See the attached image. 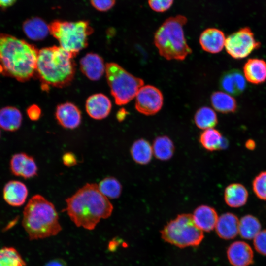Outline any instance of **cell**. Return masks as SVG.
Masks as SVG:
<instances>
[{
    "mask_svg": "<svg viewBox=\"0 0 266 266\" xmlns=\"http://www.w3.org/2000/svg\"><path fill=\"white\" fill-rule=\"evenodd\" d=\"M65 211L74 224L92 230L101 219L110 216L113 207L99 191L98 185L87 183L66 200Z\"/></svg>",
    "mask_w": 266,
    "mask_h": 266,
    "instance_id": "obj_1",
    "label": "cell"
},
{
    "mask_svg": "<svg viewBox=\"0 0 266 266\" xmlns=\"http://www.w3.org/2000/svg\"><path fill=\"white\" fill-rule=\"evenodd\" d=\"M39 50L24 40L0 33V74L26 82L35 75Z\"/></svg>",
    "mask_w": 266,
    "mask_h": 266,
    "instance_id": "obj_2",
    "label": "cell"
},
{
    "mask_svg": "<svg viewBox=\"0 0 266 266\" xmlns=\"http://www.w3.org/2000/svg\"><path fill=\"white\" fill-rule=\"evenodd\" d=\"M76 56L60 46H53L38 51L35 75L46 90L49 87L63 88L68 85L74 77Z\"/></svg>",
    "mask_w": 266,
    "mask_h": 266,
    "instance_id": "obj_3",
    "label": "cell"
},
{
    "mask_svg": "<svg viewBox=\"0 0 266 266\" xmlns=\"http://www.w3.org/2000/svg\"><path fill=\"white\" fill-rule=\"evenodd\" d=\"M23 214L22 225L31 240L55 236L62 230L54 205L41 195L33 196Z\"/></svg>",
    "mask_w": 266,
    "mask_h": 266,
    "instance_id": "obj_4",
    "label": "cell"
},
{
    "mask_svg": "<svg viewBox=\"0 0 266 266\" xmlns=\"http://www.w3.org/2000/svg\"><path fill=\"white\" fill-rule=\"evenodd\" d=\"M186 17L178 15L166 19L156 31L154 41L160 55L168 60L182 61L192 53L184 33Z\"/></svg>",
    "mask_w": 266,
    "mask_h": 266,
    "instance_id": "obj_5",
    "label": "cell"
},
{
    "mask_svg": "<svg viewBox=\"0 0 266 266\" xmlns=\"http://www.w3.org/2000/svg\"><path fill=\"white\" fill-rule=\"evenodd\" d=\"M50 33L60 47L76 56L88 45V36L93 29L87 21L70 22L56 20L49 25Z\"/></svg>",
    "mask_w": 266,
    "mask_h": 266,
    "instance_id": "obj_6",
    "label": "cell"
},
{
    "mask_svg": "<svg viewBox=\"0 0 266 266\" xmlns=\"http://www.w3.org/2000/svg\"><path fill=\"white\" fill-rule=\"evenodd\" d=\"M160 233L165 241L181 248L197 246L204 238L203 232L196 226L190 214L178 215Z\"/></svg>",
    "mask_w": 266,
    "mask_h": 266,
    "instance_id": "obj_7",
    "label": "cell"
},
{
    "mask_svg": "<svg viewBox=\"0 0 266 266\" xmlns=\"http://www.w3.org/2000/svg\"><path fill=\"white\" fill-rule=\"evenodd\" d=\"M105 73L111 94L118 105L129 102L144 84L142 79L135 77L115 63L106 64Z\"/></svg>",
    "mask_w": 266,
    "mask_h": 266,
    "instance_id": "obj_8",
    "label": "cell"
},
{
    "mask_svg": "<svg viewBox=\"0 0 266 266\" xmlns=\"http://www.w3.org/2000/svg\"><path fill=\"white\" fill-rule=\"evenodd\" d=\"M253 33L248 27L242 28L229 35L225 47L227 52L235 59H243L260 47Z\"/></svg>",
    "mask_w": 266,
    "mask_h": 266,
    "instance_id": "obj_9",
    "label": "cell"
},
{
    "mask_svg": "<svg viewBox=\"0 0 266 266\" xmlns=\"http://www.w3.org/2000/svg\"><path fill=\"white\" fill-rule=\"evenodd\" d=\"M163 104V94L155 86L149 85L143 86L136 95L135 108L144 115L155 114L161 110Z\"/></svg>",
    "mask_w": 266,
    "mask_h": 266,
    "instance_id": "obj_10",
    "label": "cell"
},
{
    "mask_svg": "<svg viewBox=\"0 0 266 266\" xmlns=\"http://www.w3.org/2000/svg\"><path fill=\"white\" fill-rule=\"evenodd\" d=\"M12 173L25 179L33 178L37 174V166L33 158L25 153L13 155L10 161Z\"/></svg>",
    "mask_w": 266,
    "mask_h": 266,
    "instance_id": "obj_11",
    "label": "cell"
},
{
    "mask_svg": "<svg viewBox=\"0 0 266 266\" xmlns=\"http://www.w3.org/2000/svg\"><path fill=\"white\" fill-rule=\"evenodd\" d=\"M227 255L230 263L233 266H249L253 263V250L244 241L232 243L227 249Z\"/></svg>",
    "mask_w": 266,
    "mask_h": 266,
    "instance_id": "obj_12",
    "label": "cell"
},
{
    "mask_svg": "<svg viewBox=\"0 0 266 266\" xmlns=\"http://www.w3.org/2000/svg\"><path fill=\"white\" fill-rule=\"evenodd\" d=\"M55 116L58 123L66 129H75L79 126L81 122L80 110L75 104L70 102L58 105Z\"/></svg>",
    "mask_w": 266,
    "mask_h": 266,
    "instance_id": "obj_13",
    "label": "cell"
},
{
    "mask_svg": "<svg viewBox=\"0 0 266 266\" xmlns=\"http://www.w3.org/2000/svg\"><path fill=\"white\" fill-rule=\"evenodd\" d=\"M105 66L103 59L99 55L89 53L80 61L81 72L90 80H99L105 72Z\"/></svg>",
    "mask_w": 266,
    "mask_h": 266,
    "instance_id": "obj_14",
    "label": "cell"
},
{
    "mask_svg": "<svg viewBox=\"0 0 266 266\" xmlns=\"http://www.w3.org/2000/svg\"><path fill=\"white\" fill-rule=\"evenodd\" d=\"M220 88L233 96L241 94L246 89L244 76L238 69H233L224 73L219 80Z\"/></svg>",
    "mask_w": 266,
    "mask_h": 266,
    "instance_id": "obj_15",
    "label": "cell"
},
{
    "mask_svg": "<svg viewBox=\"0 0 266 266\" xmlns=\"http://www.w3.org/2000/svg\"><path fill=\"white\" fill-rule=\"evenodd\" d=\"M111 102L109 99L101 93L92 95L86 101L85 107L88 114L96 120L106 118L111 109Z\"/></svg>",
    "mask_w": 266,
    "mask_h": 266,
    "instance_id": "obj_16",
    "label": "cell"
},
{
    "mask_svg": "<svg viewBox=\"0 0 266 266\" xmlns=\"http://www.w3.org/2000/svg\"><path fill=\"white\" fill-rule=\"evenodd\" d=\"M226 38L219 29L210 28L205 30L200 37V43L204 51L210 53H218L225 46Z\"/></svg>",
    "mask_w": 266,
    "mask_h": 266,
    "instance_id": "obj_17",
    "label": "cell"
},
{
    "mask_svg": "<svg viewBox=\"0 0 266 266\" xmlns=\"http://www.w3.org/2000/svg\"><path fill=\"white\" fill-rule=\"evenodd\" d=\"M28 195L26 186L22 182L11 180L7 182L3 190V197L5 202L14 207L24 204Z\"/></svg>",
    "mask_w": 266,
    "mask_h": 266,
    "instance_id": "obj_18",
    "label": "cell"
},
{
    "mask_svg": "<svg viewBox=\"0 0 266 266\" xmlns=\"http://www.w3.org/2000/svg\"><path fill=\"white\" fill-rule=\"evenodd\" d=\"M239 221L237 216L232 213L222 214L218 217L215 228L218 236L225 240L235 238L238 234Z\"/></svg>",
    "mask_w": 266,
    "mask_h": 266,
    "instance_id": "obj_19",
    "label": "cell"
},
{
    "mask_svg": "<svg viewBox=\"0 0 266 266\" xmlns=\"http://www.w3.org/2000/svg\"><path fill=\"white\" fill-rule=\"evenodd\" d=\"M192 216L196 226L202 231L206 232L215 228L219 217L214 208L205 205L198 207Z\"/></svg>",
    "mask_w": 266,
    "mask_h": 266,
    "instance_id": "obj_20",
    "label": "cell"
},
{
    "mask_svg": "<svg viewBox=\"0 0 266 266\" xmlns=\"http://www.w3.org/2000/svg\"><path fill=\"white\" fill-rule=\"evenodd\" d=\"M244 76L249 82L259 84L266 80V62L263 59H249L243 66Z\"/></svg>",
    "mask_w": 266,
    "mask_h": 266,
    "instance_id": "obj_21",
    "label": "cell"
},
{
    "mask_svg": "<svg viewBox=\"0 0 266 266\" xmlns=\"http://www.w3.org/2000/svg\"><path fill=\"white\" fill-rule=\"evenodd\" d=\"M25 35L33 41H40L50 33L49 26L42 19L35 17L27 19L22 24Z\"/></svg>",
    "mask_w": 266,
    "mask_h": 266,
    "instance_id": "obj_22",
    "label": "cell"
},
{
    "mask_svg": "<svg viewBox=\"0 0 266 266\" xmlns=\"http://www.w3.org/2000/svg\"><path fill=\"white\" fill-rule=\"evenodd\" d=\"M224 200L229 206L239 208L244 206L248 198V192L240 183H232L226 187L224 194Z\"/></svg>",
    "mask_w": 266,
    "mask_h": 266,
    "instance_id": "obj_23",
    "label": "cell"
},
{
    "mask_svg": "<svg viewBox=\"0 0 266 266\" xmlns=\"http://www.w3.org/2000/svg\"><path fill=\"white\" fill-rule=\"evenodd\" d=\"M22 115L16 107L7 106L0 109V127L5 131L14 132L21 126Z\"/></svg>",
    "mask_w": 266,
    "mask_h": 266,
    "instance_id": "obj_24",
    "label": "cell"
},
{
    "mask_svg": "<svg viewBox=\"0 0 266 266\" xmlns=\"http://www.w3.org/2000/svg\"><path fill=\"white\" fill-rule=\"evenodd\" d=\"M212 106L217 111L222 113L234 112L237 109V102L230 94L223 92L216 91L211 96Z\"/></svg>",
    "mask_w": 266,
    "mask_h": 266,
    "instance_id": "obj_25",
    "label": "cell"
},
{
    "mask_svg": "<svg viewBox=\"0 0 266 266\" xmlns=\"http://www.w3.org/2000/svg\"><path fill=\"white\" fill-rule=\"evenodd\" d=\"M261 225L257 218L252 215L243 216L239 221L238 234L244 239H254L261 231Z\"/></svg>",
    "mask_w": 266,
    "mask_h": 266,
    "instance_id": "obj_26",
    "label": "cell"
},
{
    "mask_svg": "<svg viewBox=\"0 0 266 266\" xmlns=\"http://www.w3.org/2000/svg\"><path fill=\"white\" fill-rule=\"evenodd\" d=\"M153 153L152 146L143 139L135 141L131 148V154L133 160L139 164H148L152 158Z\"/></svg>",
    "mask_w": 266,
    "mask_h": 266,
    "instance_id": "obj_27",
    "label": "cell"
},
{
    "mask_svg": "<svg viewBox=\"0 0 266 266\" xmlns=\"http://www.w3.org/2000/svg\"><path fill=\"white\" fill-rule=\"evenodd\" d=\"M200 141L205 149L210 151L222 149L226 145L221 133L213 128L204 130L200 135Z\"/></svg>",
    "mask_w": 266,
    "mask_h": 266,
    "instance_id": "obj_28",
    "label": "cell"
},
{
    "mask_svg": "<svg viewBox=\"0 0 266 266\" xmlns=\"http://www.w3.org/2000/svg\"><path fill=\"white\" fill-rule=\"evenodd\" d=\"M153 152L155 156L161 160H167L171 158L174 146L171 140L166 136L157 137L152 146Z\"/></svg>",
    "mask_w": 266,
    "mask_h": 266,
    "instance_id": "obj_29",
    "label": "cell"
},
{
    "mask_svg": "<svg viewBox=\"0 0 266 266\" xmlns=\"http://www.w3.org/2000/svg\"><path fill=\"white\" fill-rule=\"evenodd\" d=\"M194 121L196 126L203 130L213 128L218 123L216 113L212 109L207 106L202 107L197 111Z\"/></svg>",
    "mask_w": 266,
    "mask_h": 266,
    "instance_id": "obj_30",
    "label": "cell"
},
{
    "mask_svg": "<svg viewBox=\"0 0 266 266\" xmlns=\"http://www.w3.org/2000/svg\"><path fill=\"white\" fill-rule=\"evenodd\" d=\"M100 192L107 198L116 199L121 195L122 186L119 181L113 177H107L98 185Z\"/></svg>",
    "mask_w": 266,
    "mask_h": 266,
    "instance_id": "obj_31",
    "label": "cell"
},
{
    "mask_svg": "<svg viewBox=\"0 0 266 266\" xmlns=\"http://www.w3.org/2000/svg\"><path fill=\"white\" fill-rule=\"evenodd\" d=\"M25 262L13 247L0 249V266H25Z\"/></svg>",
    "mask_w": 266,
    "mask_h": 266,
    "instance_id": "obj_32",
    "label": "cell"
},
{
    "mask_svg": "<svg viewBox=\"0 0 266 266\" xmlns=\"http://www.w3.org/2000/svg\"><path fill=\"white\" fill-rule=\"evenodd\" d=\"M252 189L258 198L266 200V171L260 172L255 177Z\"/></svg>",
    "mask_w": 266,
    "mask_h": 266,
    "instance_id": "obj_33",
    "label": "cell"
},
{
    "mask_svg": "<svg viewBox=\"0 0 266 266\" xmlns=\"http://www.w3.org/2000/svg\"><path fill=\"white\" fill-rule=\"evenodd\" d=\"M253 244L256 251L266 256V229L261 230L253 239Z\"/></svg>",
    "mask_w": 266,
    "mask_h": 266,
    "instance_id": "obj_34",
    "label": "cell"
},
{
    "mask_svg": "<svg viewBox=\"0 0 266 266\" xmlns=\"http://www.w3.org/2000/svg\"><path fill=\"white\" fill-rule=\"evenodd\" d=\"M149 6L157 12H164L168 10L173 3V0H148Z\"/></svg>",
    "mask_w": 266,
    "mask_h": 266,
    "instance_id": "obj_35",
    "label": "cell"
},
{
    "mask_svg": "<svg viewBox=\"0 0 266 266\" xmlns=\"http://www.w3.org/2000/svg\"><path fill=\"white\" fill-rule=\"evenodd\" d=\"M92 5L97 10L105 12L110 10L115 4L116 0H90Z\"/></svg>",
    "mask_w": 266,
    "mask_h": 266,
    "instance_id": "obj_36",
    "label": "cell"
},
{
    "mask_svg": "<svg viewBox=\"0 0 266 266\" xmlns=\"http://www.w3.org/2000/svg\"><path fill=\"white\" fill-rule=\"evenodd\" d=\"M26 112L28 117L32 121L38 120L41 114L40 108L36 104H33L28 107Z\"/></svg>",
    "mask_w": 266,
    "mask_h": 266,
    "instance_id": "obj_37",
    "label": "cell"
},
{
    "mask_svg": "<svg viewBox=\"0 0 266 266\" xmlns=\"http://www.w3.org/2000/svg\"><path fill=\"white\" fill-rule=\"evenodd\" d=\"M63 162L67 166H72L77 163V160L74 154L70 152L65 153L62 158Z\"/></svg>",
    "mask_w": 266,
    "mask_h": 266,
    "instance_id": "obj_38",
    "label": "cell"
},
{
    "mask_svg": "<svg viewBox=\"0 0 266 266\" xmlns=\"http://www.w3.org/2000/svg\"><path fill=\"white\" fill-rule=\"evenodd\" d=\"M44 266H67L64 261L60 259H55L47 262Z\"/></svg>",
    "mask_w": 266,
    "mask_h": 266,
    "instance_id": "obj_39",
    "label": "cell"
},
{
    "mask_svg": "<svg viewBox=\"0 0 266 266\" xmlns=\"http://www.w3.org/2000/svg\"><path fill=\"white\" fill-rule=\"evenodd\" d=\"M17 0H0V7L3 9L7 8L16 2Z\"/></svg>",
    "mask_w": 266,
    "mask_h": 266,
    "instance_id": "obj_40",
    "label": "cell"
},
{
    "mask_svg": "<svg viewBox=\"0 0 266 266\" xmlns=\"http://www.w3.org/2000/svg\"><path fill=\"white\" fill-rule=\"evenodd\" d=\"M245 146L249 150L254 149V148L255 147V143L253 140L249 139L246 141Z\"/></svg>",
    "mask_w": 266,
    "mask_h": 266,
    "instance_id": "obj_41",
    "label": "cell"
},
{
    "mask_svg": "<svg viewBox=\"0 0 266 266\" xmlns=\"http://www.w3.org/2000/svg\"><path fill=\"white\" fill-rule=\"evenodd\" d=\"M126 113V112L125 111V110L124 109L120 110V111L118 112L117 115V118L118 120L120 121H122L124 119V117H125Z\"/></svg>",
    "mask_w": 266,
    "mask_h": 266,
    "instance_id": "obj_42",
    "label": "cell"
},
{
    "mask_svg": "<svg viewBox=\"0 0 266 266\" xmlns=\"http://www.w3.org/2000/svg\"></svg>",
    "mask_w": 266,
    "mask_h": 266,
    "instance_id": "obj_43",
    "label": "cell"
}]
</instances>
